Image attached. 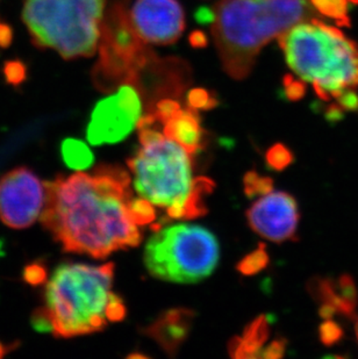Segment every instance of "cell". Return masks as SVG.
Segmentation results:
<instances>
[{
	"instance_id": "obj_33",
	"label": "cell",
	"mask_w": 358,
	"mask_h": 359,
	"mask_svg": "<svg viewBox=\"0 0 358 359\" xmlns=\"http://www.w3.org/2000/svg\"><path fill=\"white\" fill-rule=\"evenodd\" d=\"M189 41L193 48H205L208 43L206 34L201 31H193L190 34Z\"/></svg>"
},
{
	"instance_id": "obj_8",
	"label": "cell",
	"mask_w": 358,
	"mask_h": 359,
	"mask_svg": "<svg viewBox=\"0 0 358 359\" xmlns=\"http://www.w3.org/2000/svg\"><path fill=\"white\" fill-rule=\"evenodd\" d=\"M100 40V63L95 68L97 81L135 84L138 72L148 62V51L145 41L133 26L125 5L115 3L110 8L107 19L104 15Z\"/></svg>"
},
{
	"instance_id": "obj_2",
	"label": "cell",
	"mask_w": 358,
	"mask_h": 359,
	"mask_svg": "<svg viewBox=\"0 0 358 359\" xmlns=\"http://www.w3.org/2000/svg\"><path fill=\"white\" fill-rule=\"evenodd\" d=\"M154 114L138 121L141 147L127 161L140 197L166 210L170 219H194L206 213L205 197L214 189L206 177L194 180L184 147L156 129Z\"/></svg>"
},
{
	"instance_id": "obj_26",
	"label": "cell",
	"mask_w": 358,
	"mask_h": 359,
	"mask_svg": "<svg viewBox=\"0 0 358 359\" xmlns=\"http://www.w3.org/2000/svg\"><path fill=\"white\" fill-rule=\"evenodd\" d=\"M48 270L46 265L42 264L41 262H35L32 264L27 265L24 271V279L27 284L32 286H39L47 281Z\"/></svg>"
},
{
	"instance_id": "obj_15",
	"label": "cell",
	"mask_w": 358,
	"mask_h": 359,
	"mask_svg": "<svg viewBox=\"0 0 358 359\" xmlns=\"http://www.w3.org/2000/svg\"><path fill=\"white\" fill-rule=\"evenodd\" d=\"M164 135L178 142L191 155L198 153L204 146V132L199 116L192 109H182L164 123Z\"/></svg>"
},
{
	"instance_id": "obj_36",
	"label": "cell",
	"mask_w": 358,
	"mask_h": 359,
	"mask_svg": "<svg viewBox=\"0 0 358 359\" xmlns=\"http://www.w3.org/2000/svg\"><path fill=\"white\" fill-rule=\"evenodd\" d=\"M356 336H357L358 339V321L357 323H356Z\"/></svg>"
},
{
	"instance_id": "obj_4",
	"label": "cell",
	"mask_w": 358,
	"mask_h": 359,
	"mask_svg": "<svg viewBox=\"0 0 358 359\" xmlns=\"http://www.w3.org/2000/svg\"><path fill=\"white\" fill-rule=\"evenodd\" d=\"M306 6L305 0H221L212 33L227 74L244 79L260 49L299 24Z\"/></svg>"
},
{
	"instance_id": "obj_29",
	"label": "cell",
	"mask_w": 358,
	"mask_h": 359,
	"mask_svg": "<svg viewBox=\"0 0 358 359\" xmlns=\"http://www.w3.org/2000/svg\"><path fill=\"white\" fill-rule=\"evenodd\" d=\"M341 335V328L334 322H324V325L320 327V339L327 346H331L333 343L338 341Z\"/></svg>"
},
{
	"instance_id": "obj_34",
	"label": "cell",
	"mask_w": 358,
	"mask_h": 359,
	"mask_svg": "<svg viewBox=\"0 0 358 359\" xmlns=\"http://www.w3.org/2000/svg\"><path fill=\"white\" fill-rule=\"evenodd\" d=\"M11 349H13V346H5L3 342H0V358L5 356L8 351H11Z\"/></svg>"
},
{
	"instance_id": "obj_20",
	"label": "cell",
	"mask_w": 358,
	"mask_h": 359,
	"mask_svg": "<svg viewBox=\"0 0 358 359\" xmlns=\"http://www.w3.org/2000/svg\"><path fill=\"white\" fill-rule=\"evenodd\" d=\"M274 182L269 177H262L255 171L246 173L244 178V194L248 198L264 196L272 191Z\"/></svg>"
},
{
	"instance_id": "obj_11",
	"label": "cell",
	"mask_w": 358,
	"mask_h": 359,
	"mask_svg": "<svg viewBox=\"0 0 358 359\" xmlns=\"http://www.w3.org/2000/svg\"><path fill=\"white\" fill-rule=\"evenodd\" d=\"M248 224L255 233L272 242L294 240L299 224L298 203L286 192H269L247 210Z\"/></svg>"
},
{
	"instance_id": "obj_16",
	"label": "cell",
	"mask_w": 358,
	"mask_h": 359,
	"mask_svg": "<svg viewBox=\"0 0 358 359\" xmlns=\"http://www.w3.org/2000/svg\"><path fill=\"white\" fill-rule=\"evenodd\" d=\"M270 336V321L260 316L244 328L242 337L232 339L228 346L233 358H260L264 343Z\"/></svg>"
},
{
	"instance_id": "obj_31",
	"label": "cell",
	"mask_w": 358,
	"mask_h": 359,
	"mask_svg": "<svg viewBox=\"0 0 358 359\" xmlns=\"http://www.w3.org/2000/svg\"><path fill=\"white\" fill-rule=\"evenodd\" d=\"M194 18L200 25H213L216 21V11L211 10L208 7H200L196 11Z\"/></svg>"
},
{
	"instance_id": "obj_28",
	"label": "cell",
	"mask_w": 358,
	"mask_h": 359,
	"mask_svg": "<svg viewBox=\"0 0 358 359\" xmlns=\"http://www.w3.org/2000/svg\"><path fill=\"white\" fill-rule=\"evenodd\" d=\"M283 84H284L285 95H286L289 100L296 102V100H299V99L304 97L306 86H305L303 81H297L292 76L286 75L284 77V81H283Z\"/></svg>"
},
{
	"instance_id": "obj_23",
	"label": "cell",
	"mask_w": 358,
	"mask_h": 359,
	"mask_svg": "<svg viewBox=\"0 0 358 359\" xmlns=\"http://www.w3.org/2000/svg\"><path fill=\"white\" fill-rule=\"evenodd\" d=\"M265 160H267V166L270 169L281 171V170L286 169L287 166L293 162V155L286 146L278 143L267 150Z\"/></svg>"
},
{
	"instance_id": "obj_27",
	"label": "cell",
	"mask_w": 358,
	"mask_h": 359,
	"mask_svg": "<svg viewBox=\"0 0 358 359\" xmlns=\"http://www.w3.org/2000/svg\"><path fill=\"white\" fill-rule=\"evenodd\" d=\"M108 322H120L125 319L126 307L122 299L112 293L106 309Z\"/></svg>"
},
{
	"instance_id": "obj_25",
	"label": "cell",
	"mask_w": 358,
	"mask_h": 359,
	"mask_svg": "<svg viewBox=\"0 0 358 359\" xmlns=\"http://www.w3.org/2000/svg\"><path fill=\"white\" fill-rule=\"evenodd\" d=\"M180 111V105L173 99H163L156 102L155 109H154V116H156L157 121L162 122L163 125L168 120L171 119L173 116H176Z\"/></svg>"
},
{
	"instance_id": "obj_30",
	"label": "cell",
	"mask_w": 358,
	"mask_h": 359,
	"mask_svg": "<svg viewBox=\"0 0 358 359\" xmlns=\"http://www.w3.org/2000/svg\"><path fill=\"white\" fill-rule=\"evenodd\" d=\"M285 349H286V341L285 339H278L271 343L270 346L262 350L260 358L276 359L284 356Z\"/></svg>"
},
{
	"instance_id": "obj_19",
	"label": "cell",
	"mask_w": 358,
	"mask_h": 359,
	"mask_svg": "<svg viewBox=\"0 0 358 359\" xmlns=\"http://www.w3.org/2000/svg\"><path fill=\"white\" fill-rule=\"evenodd\" d=\"M269 255L265 247L260 243L256 250L244 256L237 265V271L244 276H253L267 268L269 264Z\"/></svg>"
},
{
	"instance_id": "obj_9",
	"label": "cell",
	"mask_w": 358,
	"mask_h": 359,
	"mask_svg": "<svg viewBox=\"0 0 358 359\" xmlns=\"http://www.w3.org/2000/svg\"><path fill=\"white\" fill-rule=\"evenodd\" d=\"M142 116V102L135 86L125 83L114 95L95 104L86 129L92 146L121 142Z\"/></svg>"
},
{
	"instance_id": "obj_6",
	"label": "cell",
	"mask_w": 358,
	"mask_h": 359,
	"mask_svg": "<svg viewBox=\"0 0 358 359\" xmlns=\"http://www.w3.org/2000/svg\"><path fill=\"white\" fill-rule=\"evenodd\" d=\"M106 0H25L22 21L32 42L65 60L90 57L102 34Z\"/></svg>"
},
{
	"instance_id": "obj_3",
	"label": "cell",
	"mask_w": 358,
	"mask_h": 359,
	"mask_svg": "<svg viewBox=\"0 0 358 359\" xmlns=\"http://www.w3.org/2000/svg\"><path fill=\"white\" fill-rule=\"evenodd\" d=\"M113 277V263L60 265L46 285L44 305L32 316L33 327L60 339L102 332L108 322L106 309Z\"/></svg>"
},
{
	"instance_id": "obj_17",
	"label": "cell",
	"mask_w": 358,
	"mask_h": 359,
	"mask_svg": "<svg viewBox=\"0 0 358 359\" xmlns=\"http://www.w3.org/2000/svg\"><path fill=\"white\" fill-rule=\"evenodd\" d=\"M62 158L72 170H85L95 162L91 150L81 140L65 139L61 146Z\"/></svg>"
},
{
	"instance_id": "obj_1",
	"label": "cell",
	"mask_w": 358,
	"mask_h": 359,
	"mask_svg": "<svg viewBox=\"0 0 358 359\" xmlns=\"http://www.w3.org/2000/svg\"><path fill=\"white\" fill-rule=\"evenodd\" d=\"M44 185L41 222L65 252L102 259L141 243V233L129 214L131 177L120 166L61 175Z\"/></svg>"
},
{
	"instance_id": "obj_10",
	"label": "cell",
	"mask_w": 358,
	"mask_h": 359,
	"mask_svg": "<svg viewBox=\"0 0 358 359\" xmlns=\"http://www.w3.org/2000/svg\"><path fill=\"white\" fill-rule=\"evenodd\" d=\"M46 185L29 168L20 166L0 180V220L7 227L25 229L41 217Z\"/></svg>"
},
{
	"instance_id": "obj_13",
	"label": "cell",
	"mask_w": 358,
	"mask_h": 359,
	"mask_svg": "<svg viewBox=\"0 0 358 359\" xmlns=\"http://www.w3.org/2000/svg\"><path fill=\"white\" fill-rule=\"evenodd\" d=\"M312 294L321 304L320 316L324 319L334 314L350 316L357 305V292L354 281L348 276L336 280L317 279L310 285Z\"/></svg>"
},
{
	"instance_id": "obj_18",
	"label": "cell",
	"mask_w": 358,
	"mask_h": 359,
	"mask_svg": "<svg viewBox=\"0 0 358 359\" xmlns=\"http://www.w3.org/2000/svg\"><path fill=\"white\" fill-rule=\"evenodd\" d=\"M319 13L334 20L338 25H349L350 0H310Z\"/></svg>"
},
{
	"instance_id": "obj_12",
	"label": "cell",
	"mask_w": 358,
	"mask_h": 359,
	"mask_svg": "<svg viewBox=\"0 0 358 359\" xmlns=\"http://www.w3.org/2000/svg\"><path fill=\"white\" fill-rule=\"evenodd\" d=\"M131 19L148 43H175L185 28L184 11L177 0H136Z\"/></svg>"
},
{
	"instance_id": "obj_24",
	"label": "cell",
	"mask_w": 358,
	"mask_h": 359,
	"mask_svg": "<svg viewBox=\"0 0 358 359\" xmlns=\"http://www.w3.org/2000/svg\"><path fill=\"white\" fill-rule=\"evenodd\" d=\"M3 72L7 83L13 86H19L27 79V69L21 61L6 62Z\"/></svg>"
},
{
	"instance_id": "obj_14",
	"label": "cell",
	"mask_w": 358,
	"mask_h": 359,
	"mask_svg": "<svg viewBox=\"0 0 358 359\" xmlns=\"http://www.w3.org/2000/svg\"><path fill=\"white\" fill-rule=\"evenodd\" d=\"M193 319L194 313L190 309H170L161 314L159 319L145 328L143 332L159 343L169 356H175L189 337Z\"/></svg>"
},
{
	"instance_id": "obj_32",
	"label": "cell",
	"mask_w": 358,
	"mask_h": 359,
	"mask_svg": "<svg viewBox=\"0 0 358 359\" xmlns=\"http://www.w3.org/2000/svg\"><path fill=\"white\" fill-rule=\"evenodd\" d=\"M13 40V32L7 24L0 22V48H7Z\"/></svg>"
},
{
	"instance_id": "obj_7",
	"label": "cell",
	"mask_w": 358,
	"mask_h": 359,
	"mask_svg": "<svg viewBox=\"0 0 358 359\" xmlns=\"http://www.w3.org/2000/svg\"><path fill=\"white\" fill-rule=\"evenodd\" d=\"M219 242L206 228L179 224L156 233L145 249V264L155 278L194 284L210 277L219 263Z\"/></svg>"
},
{
	"instance_id": "obj_35",
	"label": "cell",
	"mask_w": 358,
	"mask_h": 359,
	"mask_svg": "<svg viewBox=\"0 0 358 359\" xmlns=\"http://www.w3.org/2000/svg\"><path fill=\"white\" fill-rule=\"evenodd\" d=\"M129 358H147L145 355H131Z\"/></svg>"
},
{
	"instance_id": "obj_5",
	"label": "cell",
	"mask_w": 358,
	"mask_h": 359,
	"mask_svg": "<svg viewBox=\"0 0 358 359\" xmlns=\"http://www.w3.org/2000/svg\"><path fill=\"white\" fill-rule=\"evenodd\" d=\"M291 70L324 100L358 86V44L321 21L294 25L279 38Z\"/></svg>"
},
{
	"instance_id": "obj_21",
	"label": "cell",
	"mask_w": 358,
	"mask_h": 359,
	"mask_svg": "<svg viewBox=\"0 0 358 359\" xmlns=\"http://www.w3.org/2000/svg\"><path fill=\"white\" fill-rule=\"evenodd\" d=\"M128 207L129 214L138 226L152 224L156 220L155 210L152 207V203H149L148 200L143 198H136V199L132 198L129 201Z\"/></svg>"
},
{
	"instance_id": "obj_22",
	"label": "cell",
	"mask_w": 358,
	"mask_h": 359,
	"mask_svg": "<svg viewBox=\"0 0 358 359\" xmlns=\"http://www.w3.org/2000/svg\"><path fill=\"white\" fill-rule=\"evenodd\" d=\"M187 106L197 112L200 109L207 111L216 109L218 106V99L213 92L208 91L206 88H192L187 93Z\"/></svg>"
}]
</instances>
